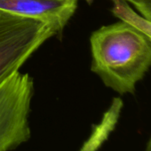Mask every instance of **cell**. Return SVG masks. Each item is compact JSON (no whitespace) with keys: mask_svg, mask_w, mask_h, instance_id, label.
<instances>
[{"mask_svg":"<svg viewBox=\"0 0 151 151\" xmlns=\"http://www.w3.org/2000/svg\"><path fill=\"white\" fill-rule=\"evenodd\" d=\"M90 43L92 71L115 92L133 93L151 67V39L120 21L93 32Z\"/></svg>","mask_w":151,"mask_h":151,"instance_id":"1","label":"cell"},{"mask_svg":"<svg viewBox=\"0 0 151 151\" xmlns=\"http://www.w3.org/2000/svg\"><path fill=\"white\" fill-rule=\"evenodd\" d=\"M33 93L30 76L19 70L0 84V151L14 149L30 139Z\"/></svg>","mask_w":151,"mask_h":151,"instance_id":"2","label":"cell"},{"mask_svg":"<svg viewBox=\"0 0 151 151\" xmlns=\"http://www.w3.org/2000/svg\"><path fill=\"white\" fill-rule=\"evenodd\" d=\"M56 35L47 23L0 14V84L20 70L29 57Z\"/></svg>","mask_w":151,"mask_h":151,"instance_id":"3","label":"cell"},{"mask_svg":"<svg viewBox=\"0 0 151 151\" xmlns=\"http://www.w3.org/2000/svg\"><path fill=\"white\" fill-rule=\"evenodd\" d=\"M79 0H0V13L47 23L56 34L63 30Z\"/></svg>","mask_w":151,"mask_h":151,"instance_id":"4","label":"cell"},{"mask_svg":"<svg viewBox=\"0 0 151 151\" xmlns=\"http://www.w3.org/2000/svg\"><path fill=\"white\" fill-rule=\"evenodd\" d=\"M112 13L120 21L125 22L144 33L151 39V21L145 19L131 8L124 0H112Z\"/></svg>","mask_w":151,"mask_h":151,"instance_id":"5","label":"cell"},{"mask_svg":"<svg viewBox=\"0 0 151 151\" xmlns=\"http://www.w3.org/2000/svg\"><path fill=\"white\" fill-rule=\"evenodd\" d=\"M127 3H131L139 12L141 16L151 21V0H124Z\"/></svg>","mask_w":151,"mask_h":151,"instance_id":"6","label":"cell"},{"mask_svg":"<svg viewBox=\"0 0 151 151\" xmlns=\"http://www.w3.org/2000/svg\"><path fill=\"white\" fill-rule=\"evenodd\" d=\"M145 151H151V137L147 144V147H146V150Z\"/></svg>","mask_w":151,"mask_h":151,"instance_id":"7","label":"cell"},{"mask_svg":"<svg viewBox=\"0 0 151 151\" xmlns=\"http://www.w3.org/2000/svg\"><path fill=\"white\" fill-rule=\"evenodd\" d=\"M0 14H1V13H0Z\"/></svg>","mask_w":151,"mask_h":151,"instance_id":"8","label":"cell"}]
</instances>
